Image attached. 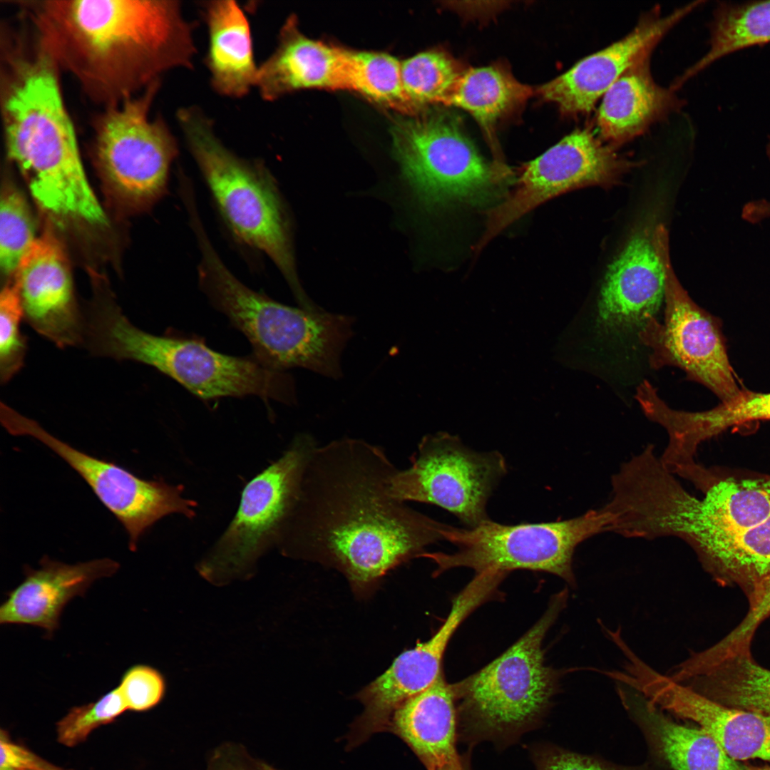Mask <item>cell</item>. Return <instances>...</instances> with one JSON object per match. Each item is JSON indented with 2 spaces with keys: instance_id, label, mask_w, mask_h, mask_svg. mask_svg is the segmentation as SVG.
Instances as JSON below:
<instances>
[{
  "instance_id": "obj_1",
  "label": "cell",
  "mask_w": 770,
  "mask_h": 770,
  "mask_svg": "<svg viewBox=\"0 0 770 770\" xmlns=\"http://www.w3.org/2000/svg\"><path fill=\"white\" fill-rule=\"evenodd\" d=\"M397 470L381 447L361 439L317 445L282 532V552L335 568L359 589L422 557L426 547L444 540L446 524L391 496Z\"/></svg>"
},
{
  "instance_id": "obj_2",
  "label": "cell",
  "mask_w": 770,
  "mask_h": 770,
  "mask_svg": "<svg viewBox=\"0 0 770 770\" xmlns=\"http://www.w3.org/2000/svg\"><path fill=\"white\" fill-rule=\"evenodd\" d=\"M36 38L93 103L138 96L195 53L192 26L177 1L9 0Z\"/></svg>"
},
{
  "instance_id": "obj_3",
  "label": "cell",
  "mask_w": 770,
  "mask_h": 770,
  "mask_svg": "<svg viewBox=\"0 0 770 770\" xmlns=\"http://www.w3.org/2000/svg\"><path fill=\"white\" fill-rule=\"evenodd\" d=\"M3 52L1 110L9 159L51 220L107 225L83 169L59 68L37 43L18 44Z\"/></svg>"
},
{
  "instance_id": "obj_4",
  "label": "cell",
  "mask_w": 770,
  "mask_h": 770,
  "mask_svg": "<svg viewBox=\"0 0 770 770\" xmlns=\"http://www.w3.org/2000/svg\"><path fill=\"white\" fill-rule=\"evenodd\" d=\"M84 343L96 356L150 366L204 400L253 395L287 404L296 401L293 379L284 371L253 356L220 353L197 338L148 333L108 297L96 299L86 314Z\"/></svg>"
},
{
  "instance_id": "obj_5",
  "label": "cell",
  "mask_w": 770,
  "mask_h": 770,
  "mask_svg": "<svg viewBox=\"0 0 770 770\" xmlns=\"http://www.w3.org/2000/svg\"><path fill=\"white\" fill-rule=\"evenodd\" d=\"M198 244L202 290L246 337L257 361L281 371L301 367L330 378L342 376L340 357L353 334V317L276 302L237 279L207 237Z\"/></svg>"
},
{
  "instance_id": "obj_6",
  "label": "cell",
  "mask_w": 770,
  "mask_h": 770,
  "mask_svg": "<svg viewBox=\"0 0 770 770\" xmlns=\"http://www.w3.org/2000/svg\"><path fill=\"white\" fill-rule=\"evenodd\" d=\"M177 119L216 205L235 235L263 252L279 270L302 308L313 302L297 272L289 217L274 178L261 161L242 158L215 133L198 108L184 107Z\"/></svg>"
},
{
  "instance_id": "obj_7",
  "label": "cell",
  "mask_w": 770,
  "mask_h": 770,
  "mask_svg": "<svg viewBox=\"0 0 770 770\" xmlns=\"http://www.w3.org/2000/svg\"><path fill=\"white\" fill-rule=\"evenodd\" d=\"M568 597L566 588L555 594L542 617L515 644L478 672L451 684L458 737L505 746L539 724L560 674L545 664L542 643Z\"/></svg>"
},
{
  "instance_id": "obj_8",
  "label": "cell",
  "mask_w": 770,
  "mask_h": 770,
  "mask_svg": "<svg viewBox=\"0 0 770 770\" xmlns=\"http://www.w3.org/2000/svg\"><path fill=\"white\" fill-rule=\"evenodd\" d=\"M391 135L399 183L411 201L427 211L484 202L508 176L506 167L484 160L459 117L448 110L399 117Z\"/></svg>"
},
{
  "instance_id": "obj_9",
  "label": "cell",
  "mask_w": 770,
  "mask_h": 770,
  "mask_svg": "<svg viewBox=\"0 0 770 770\" xmlns=\"http://www.w3.org/2000/svg\"><path fill=\"white\" fill-rule=\"evenodd\" d=\"M159 86L103 108L93 124L94 166L110 202L124 212L146 210L165 194L178 155L164 120L150 117Z\"/></svg>"
},
{
  "instance_id": "obj_10",
  "label": "cell",
  "mask_w": 770,
  "mask_h": 770,
  "mask_svg": "<svg viewBox=\"0 0 770 770\" xmlns=\"http://www.w3.org/2000/svg\"><path fill=\"white\" fill-rule=\"evenodd\" d=\"M612 517L603 508L566 520L506 525L491 519L473 528L446 525L444 540L457 548L453 553H426L438 573L466 567L476 573L506 575L521 569L553 574L576 587L573 558L576 548L601 533L612 532Z\"/></svg>"
},
{
  "instance_id": "obj_11",
  "label": "cell",
  "mask_w": 770,
  "mask_h": 770,
  "mask_svg": "<svg viewBox=\"0 0 770 770\" xmlns=\"http://www.w3.org/2000/svg\"><path fill=\"white\" fill-rule=\"evenodd\" d=\"M317 446L311 435H297L278 460L245 486L234 518L198 565L201 576L216 585L246 578L259 558L279 545Z\"/></svg>"
},
{
  "instance_id": "obj_12",
  "label": "cell",
  "mask_w": 770,
  "mask_h": 770,
  "mask_svg": "<svg viewBox=\"0 0 770 770\" xmlns=\"http://www.w3.org/2000/svg\"><path fill=\"white\" fill-rule=\"evenodd\" d=\"M653 240L664 270L665 292L663 322L652 318L637 333L641 343L650 349V364L655 369L677 366L721 402L732 400L742 389L728 357L720 321L698 306L678 281L663 225L654 229Z\"/></svg>"
},
{
  "instance_id": "obj_13",
  "label": "cell",
  "mask_w": 770,
  "mask_h": 770,
  "mask_svg": "<svg viewBox=\"0 0 770 770\" xmlns=\"http://www.w3.org/2000/svg\"><path fill=\"white\" fill-rule=\"evenodd\" d=\"M410 461L391 479L392 497L438 505L468 528L490 519L488 499L507 473L499 451H476L457 436L439 432L423 436Z\"/></svg>"
},
{
  "instance_id": "obj_14",
  "label": "cell",
  "mask_w": 770,
  "mask_h": 770,
  "mask_svg": "<svg viewBox=\"0 0 770 770\" xmlns=\"http://www.w3.org/2000/svg\"><path fill=\"white\" fill-rule=\"evenodd\" d=\"M637 165L590 128L575 129L523 167L513 191L489 211L475 250H481L513 222L551 198L585 186H612Z\"/></svg>"
},
{
  "instance_id": "obj_15",
  "label": "cell",
  "mask_w": 770,
  "mask_h": 770,
  "mask_svg": "<svg viewBox=\"0 0 770 770\" xmlns=\"http://www.w3.org/2000/svg\"><path fill=\"white\" fill-rule=\"evenodd\" d=\"M0 419L10 434L37 439L78 473L124 527L132 550L145 531L163 517L173 513L195 515L196 503L182 496V486L140 478L114 463L78 451L6 404L0 409Z\"/></svg>"
},
{
  "instance_id": "obj_16",
  "label": "cell",
  "mask_w": 770,
  "mask_h": 770,
  "mask_svg": "<svg viewBox=\"0 0 770 770\" xmlns=\"http://www.w3.org/2000/svg\"><path fill=\"white\" fill-rule=\"evenodd\" d=\"M704 1H694L661 15L658 9L641 17L625 36L578 61L538 92L569 115L587 114L628 68L650 58L659 41Z\"/></svg>"
},
{
  "instance_id": "obj_17",
  "label": "cell",
  "mask_w": 770,
  "mask_h": 770,
  "mask_svg": "<svg viewBox=\"0 0 770 770\" xmlns=\"http://www.w3.org/2000/svg\"><path fill=\"white\" fill-rule=\"evenodd\" d=\"M12 282L24 317L59 348L83 343L85 318L78 307L68 258L50 225L21 259Z\"/></svg>"
},
{
  "instance_id": "obj_18",
  "label": "cell",
  "mask_w": 770,
  "mask_h": 770,
  "mask_svg": "<svg viewBox=\"0 0 770 770\" xmlns=\"http://www.w3.org/2000/svg\"><path fill=\"white\" fill-rule=\"evenodd\" d=\"M632 685L660 710L709 733L732 759L770 762V715L719 703L647 664L637 670Z\"/></svg>"
},
{
  "instance_id": "obj_19",
  "label": "cell",
  "mask_w": 770,
  "mask_h": 770,
  "mask_svg": "<svg viewBox=\"0 0 770 770\" xmlns=\"http://www.w3.org/2000/svg\"><path fill=\"white\" fill-rule=\"evenodd\" d=\"M665 274L653 230H639L608 267L597 303V326L623 334L642 329L664 302Z\"/></svg>"
},
{
  "instance_id": "obj_20",
  "label": "cell",
  "mask_w": 770,
  "mask_h": 770,
  "mask_svg": "<svg viewBox=\"0 0 770 770\" xmlns=\"http://www.w3.org/2000/svg\"><path fill=\"white\" fill-rule=\"evenodd\" d=\"M458 627L454 619L447 618L431 639L401 653L387 670L356 694L364 710L351 725L348 749L376 733L387 731L394 712L433 684L441 674L442 657Z\"/></svg>"
},
{
  "instance_id": "obj_21",
  "label": "cell",
  "mask_w": 770,
  "mask_h": 770,
  "mask_svg": "<svg viewBox=\"0 0 770 770\" xmlns=\"http://www.w3.org/2000/svg\"><path fill=\"white\" fill-rule=\"evenodd\" d=\"M40 565L38 569L24 565V580L7 592L0 606V623L38 627L49 637L58 627L67 603L83 595L96 580L112 576L120 567L110 558L71 565L46 555Z\"/></svg>"
},
{
  "instance_id": "obj_22",
  "label": "cell",
  "mask_w": 770,
  "mask_h": 770,
  "mask_svg": "<svg viewBox=\"0 0 770 770\" xmlns=\"http://www.w3.org/2000/svg\"><path fill=\"white\" fill-rule=\"evenodd\" d=\"M700 488L703 498L689 494L682 509L683 530L696 553L770 518V476L714 480L712 475Z\"/></svg>"
},
{
  "instance_id": "obj_23",
  "label": "cell",
  "mask_w": 770,
  "mask_h": 770,
  "mask_svg": "<svg viewBox=\"0 0 770 770\" xmlns=\"http://www.w3.org/2000/svg\"><path fill=\"white\" fill-rule=\"evenodd\" d=\"M346 49L311 39L290 16L274 51L258 67L255 87L272 101L304 88L346 89Z\"/></svg>"
},
{
  "instance_id": "obj_24",
  "label": "cell",
  "mask_w": 770,
  "mask_h": 770,
  "mask_svg": "<svg viewBox=\"0 0 770 770\" xmlns=\"http://www.w3.org/2000/svg\"><path fill=\"white\" fill-rule=\"evenodd\" d=\"M618 695L657 759L672 770H750L729 756L699 727L679 724L632 687L616 682Z\"/></svg>"
},
{
  "instance_id": "obj_25",
  "label": "cell",
  "mask_w": 770,
  "mask_h": 770,
  "mask_svg": "<svg viewBox=\"0 0 770 770\" xmlns=\"http://www.w3.org/2000/svg\"><path fill=\"white\" fill-rule=\"evenodd\" d=\"M650 60H642L628 68L601 98L596 114L598 136L615 148L644 133L680 107L674 91L654 81Z\"/></svg>"
},
{
  "instance_id": "obj_26",
  "label": "cell",
  "mask_w": 770,
  "mask_h": 770,
  "mask_svg": "<svg viewBox=\"0 0 770 770\" xmlns=\"http://www.w3.org/2000/svg\"><path fill=\"white\" fill-rule=\"evenodd\" d=\"M387 731L404 741L427 770H434L458 754L456 700L442 674L394 712Z\"/></svg>"
},
{
  "instance_id": "obj_27",
  "label": "cell",
  "mask_w": 770,
  "mask_h": 770,
  "mask_svg": "<svg viewBox=\"0 0 770 770\" xmlns=\"http://www.w3.org/2000/svg\"><path fill=\"white\" fill-rule=\"evenodd\" d=\"M204 13L209 34L205 63L211 85L224 96L243 97L255 87L259 67L249 21L234 1H207Z\"/></svg>"
},
{
  "instance_id": "obj_28",
  "label": "cell",
  "mask_w": 770,
  "mask_h": 770,
  "mask_svg": "<svg viewBox=\"0 0 770 770\" xmlns=\"http://www.w3.org/2000/svg\"><path fill=\"white\" fill-rule=\"evenodd\" d=\"M757 420H770V392L746 389L707 411L689 412L667 406L659 419L668 435L669 451L685 460L693 459L699 445L705 440L732 426Z\"/></svg>"
},
{
  "instance_id": "obj_29",
  "label": "cell",
  "mask_w": 770,
  "mask_h": 770,
  "mask_svg": "<svg viewBox=\"0 0 770 770\" xmlns=\"http://www.w3.org/2000/svg\"><path fill=\"white\" fill-rule=\"evenodd\" d=\"M697 554L717 580L738 585L750 601L770 582V518L720 537Z\"/></svg>"
},
{
  "instance_id": "obj_30",
  "label": "cell",
  "mask_w": 770,
  "mask_h": 770,
  "mask_svg": "<svg viewBox=\"0 0 770 770\" xmlns=\"http://www.w3.org/2000/svg\"><path fill=\"white\" fill-rule=\"evenodd\" d=\"M709 28L708 51L674 81L673 90L722 57L770 43V1H719Z\"/></svg>"
},
{
  "instance_id": "obj_31",
  "label": "cell",
  "mask_w": 770,
  "mask_h": 770,
  "mask_svg": "<svg viewBox=\"0 0 770 770\" xmlns=\"http://www.w3.org/2000/svg\"><path fill=\"white\" fill-rule=\"evenodd\" d=\"M532 94L530 86L503 68H474L463 72L446 106L466 111L491 135L496 121Z\"/></svg>"
},
{
  "instance_id": "obj_32",
  "label": "cell",
  "mask_w": 770,
  "mask_h": 770,
  "mask_svg": "<svg viewBox=\"0 0 770 770\" xmlns=\"http://www.w3.org/2000/svg\"><path fill=\"white\" fill-rule=\"evenodd\" d=\"M346 89L407 115L417 113L401 80V62L380 52L346 50Z\"/></svg>"
},
{
  "instance_id": "obj_33",
  "label": "cell",
  "mask_w": 770,
  "mask_h": 770,
  "mask_svg": "<svg viewBox=\"0 0 770 770\" xmlns=\"http://www.w3.org/2000/svg\"><path fill=\"white\" fill-rule=\"evenodd\" d=\"M463 71L446 53L428 51L401 62L405 93L416 113L429 106H446Z\"/></svg>"
},
{
  "instance_id": "obj_34",
  "label": "cell",
  "mask_w": 770,
  "mask_h": 770,
  "mask_svg": "<svg viewBox=\"0 0 770 770\" xmlns=\"http://www.w3.org/2000/svg\"><path fill=\"white\" fill-rule=\"evenodd\" d=\"M35 227L28 202L9 180L2 184L0 203V263L2 272L13 277L35 242Z\"/></svg>"
},
{
  "instance_id": "obj_35",
  "label": "cell",
  "mask_w": 770,
  "mask_h": 770,
  "mask_svg": "<svg viewBox=\"0 0 770 770\" xmlns=\"http://www.w3.org/2000/svg\"><path fill=\"white\" fill-rule=\"evenodd\" d=\"M128 710L118 687L101 696L97 701L71 708L56 724L57 740L73 747L86 740L96 728L113 722Z\"/></svg>"
},
{
  "instance_id": "obj_36",
  "label": "cell",
  "mask_w": 770,
  "mask_h": 770,
  "mask_svg": "<svg viewBox=\"0 0 770 770\" xmlns=\"http://www.w3.org/2000/svg\"><path fill=\"white\" fill-rule=\"evenodd\" d=\"M24 311L18 289L12 281L5 284L0 296V376L9 382L22 368L26 342L21 331Z\"/></svg>"
},
{
  "instance_id": "obj_37",
  "label": "cell",
  "mask_w": 770,
  "mask_h": 770,
  "mask_svg": "<svg viewBox=\"0 0 770 770\" xmlns=\"http://www.w3.org/2000/svg\"><path fill=\"white\" fill-rule=\"evenodd\" d=\"M118 687L128 709L141 712L161 702L166 692V682L157 669L138 664L123 673Z\"/></svg>"
},
{
  "instance_id": "obj_38",
  "label": "cell",
  "mask_w": 770,
  "mask_h": 770,
  "mask_svg": "<svg viewBox=\"0 0 770 770\" xmlns=\"http://www.w3.org/2000/svg\"><path fill=\"white\" fill-rule=\"evenodd\" d=\"M532 759L536 770H653L647 764L622 766L549 744L534 747Z\"/></svg>"
},
{
  "instance_id": "obj_39",
  "label": "cell",
  "mask_w": 770,
  "mask_h": 770,
  "mask_svg": "<svg viewBox=\"0 0 770 770\" xmlns=\"http://www.w3.org/2000/svg\"><path fill=\"white\" fill-rule=\"evenodd\" d=\"M749 604V612L741 622L715 645L720 654L727 655L749 650L756 630L770 616V582Z\"/></svg>"
},
{
  "instance_id": "obj_40",
  "label": "cell",
  "mask_w": 770,
  "mask_h": 770,
  "mask_svg": "<svg viewBox=\"0 0 770 770\" xmlns=\"http://www.w3.org/2000/svg\"><path fill=\"white\" fill-rule=\"evenodd\" d=\"M0 770H68L56 766L13 741L7 731L0 732Z\"/></svg>"
},
{
  "instance_id": "obj_41",
  "label": "cell",
  "mask_w": 770,
  "mask_h": 770,
  "mask_svg": "<svg viewBox=\"0 0 770 770\" xmlns=\"http://www.w3.org/2000/svg\"><path fill=\"white\" fill-rule=\"evenodd\" d=\"M206 770H277L253 758L240 744L225 743L216 748L210 757Z\"/></svg>"
},
{
  "instance_id": "obj_42",
  "label": "cell",
  "mask_w": 770,
  "mask_h": 770,
  "mask_svg": "<svg viewBox=\"0 0 770 770\" xmlns=\"http://www.w3.org/2000/svg\"><path fill=\"white\" fill-rule=\"evenodd\" d=\"M434 770H472L469 763L468 754L460 755L459 754L446 764L437 767Z\"/></svg>"
},
{
  "instance_id": "obj_43",
  "label": "cell",
  "mask_w": 770,
  "mask_h": 770,
  "mask_svg": "<svg viewBox=\"0 0 770 770\" xmlns=\"http://www.w3.org/2000/svg\"><path fill=\"white\" fill-rule=\"evenodd\" d=\"M766 154L770 160V136L769 137V140L766 145Z\"/></svg>"
},
{
  "instance_id": "obj_44",
  "label": "cell",
  "mask_w": 770,
  "mask_h": 770,
  "mask_svg": "<svg viewBox=\"0 0 770 770\" xmlns=\"http://www.w3.org/2000/svg\"><path fill=\"white\" fill-rule=\"evenodd\" d=\"M750 770H770V767H764L758 769H751Z\"/></svg>"
}]
</instances>
